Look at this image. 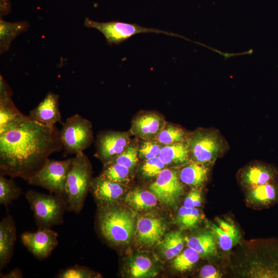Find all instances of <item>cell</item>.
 I'll return each mask as SVG.
<instances>
[{"label":"cell","mask_w":278,"mask_h":278,"mask_svg":"<svg viewBox=\"0 0 278 278\" xmlns=\"http://www.w3.org/2000/svg\"><path fill=\"white\" fill-rule=\"evenodd\" d=\"M63 148L59 131L30 118L0 134V173L27 181Z\"/></svg>","instance_id":"obj_1"},{"label":"cell","mask_w":278,"mask_h":278,"mask_svg":"<svg viewBox=\"0 0 278 278\" xmlns=\"http://www.w3.org/2000/svg\"><path fill=\"white\" fill-rule=\"evenodd\" d=\"M247 199L257 207H267L278 202V180L247 189Z\"/></svg>","instance_id":"obj_21"},{"label":"cell","mask_w":278,"mask_h":278,"mask_svg":"<svg viewBox=\"0 0 278 278\" xmlns=\"http://www.w3.org/2000/svg\"><path fill=\"white\" fill-rule=\"evenodd\" d=\"M156 196L150 191L140 188H134L127 193L125 201L136 211L152 208L158 203Z\"/></svg>","instance_id":"obj_26"},{"label":"cell","mask_w":278,"mask_h":278,"mask_svg":"<svg viewBox=\"0 0 278 278\" xmlns=\"http://www.w3.org/2000/svg\"><path fill=\"white\" fill-rule=\"evenodd\" d=\"M73 158L58 161L48 159L27 181L32 185L42 187L54 194L65 196V183Z\"/></svg>","instance_id":"obj_8"},{"label":"cell","mask_w":278,"mask_h":278,"mask_svg":"<svg viewBox=\"0 0 278 278\" xmlns=\"http://www.w3.org/2000/svg\"><path fill=\"white\" fill-rule=\"evenodd\" d=\"M210 229L216 242L223 251L231 250L240 241L241 236L239 230L230 221L217 218L216 223L211 224Z\"/></svg>","instance_id":"obj_18"},{"label":"cell","mask_w":278,"mask_h":278,"mask_svg":"<svg viewBox=\"0 0 278 278\" xmlns=\"http://www.w3.org/2000/svg\"><path fill=\"white\" fill-rule=\"evenodd\" d=\"M138 156V146L136 144H130L127 149L113 161L117 164L132 169L136 166Z\"/></svg>","instance_id":"obj_34"},{"label":"cell","mask_w":278,"mask_h":278,"mask_svg":"<svg viewBox=\"0 0 278 278\" xmlns=\"http://www.w3.org/2000/svg\"><path fill=\"white\" fill-rule=\"evenodd\" d=\"M99 210L97 223L101 237L113 246L129 243L135 230L131 214L114 204L101 205Z\"/></svg>","instance_id":"obj_3"},{"label":"cell","mask_w":278,"mask_h":278,"mask_svg":"<svg viewBox=\"0 0 278 278\" xmlns=\"http://www.w3.org/2000/svg\"><path fill=\"white\" fill-rule=\"evenodd\" d=\"M16 239L14 221L10 215L0 222V269L9 263L13 253Z\"/></svg>","instance_id":"obj_19"},{"label":"cell","mask_w":278,"mask_h":278,"mask_svg":"<svg viewBox=\"0 0 278 278\" xmlns=\"http://www.w3.org/2000/svg\"><path fill=\"white\" fill-rule=\"evenodd\" d=\"M10 10L9 0H1V18L8 14Z\"/></svg>","instance_id":"obj_41"},{"label":"cell","mask_w":278,"mask_h":278,"mask_svg":"<svg viewBox=\"0 0 278 278\" xmlns=\"http://www.w3.org/2000/svg\"><path fill=\"white\" fill-rule=\"evenodd\" d=\"M166 230V224L161 218L151 215L142 216L136 224L137 240L144 246H152L161 240Z\"/></svg>","instance_id":"obj_14"},{"label":"cell","mask_w":278,"mask_h":278,"mask_svg":"<svg viewBox=\"0 0 278 278\" xmlns=\"http://www.w3.org/2000/svg\"><path fill=\"white\" fill-rule=\"evenodd\" d=\"M26 198L33 213L38 229L51 228L63 222L64 214L67 210L65 196L30 189L26 193Z\"/></svg>","instance_id":"obj_6"},{"label":"cell","mask_w":278,"mask_h":278,"mask_svg":"<svg viewBox=\"0 0 278 278\" xmlns=\"http://www.w3.org/2000/svg\"><path fill=\"white\" fill-rule=\"evenodd\" d=\"M159 157L166 165L187 163L190 159L187 142L163 146Z\"/></svg>","instance_id":"obj_25"},{"label":"cell","mask_w":278,"mask_h":278,"mask_svg":"<svg viewBox=\"0 0 278 278\" xmlns=\"http://www.w3.org/2000/svg\"><path fill=\"white\" fill-rule=\"evenodd\" d=\"M149 189L164 204L174 206L184 193V187L178 172L169 168L163 169L151 183Z\"/></svg>","instance_id":"obj_10"},{"label":"cell","mask_w":278,"mask_h":278,"mask_svg":"<svg viewBox=\"0 0 278 278\" xmlns=\"http://www.w3.org/2000/svg\"><path fill=\"white\" fill-rule=\"evenodd\" d=\"M166 165L159 157L145 160L141 168L142 176L147 178L157 177L165 168Z\"/></svg>","instance_id":"obj_37"},{"label":"cell","mask_w":278,"mask_h":278,"mask_svg":"<svg viewBox=\"0 0 278 278\" xmlns=\"http://www.w3.org/2000/svg\"><path fill=\"white\" fill-rule=\"evenodd\" d=\"M232 255V268L238 277L278 278V239L240 241Z\"/></svg>","instance_id":"obj_2"},{"label":"cell","mask_w":278,"mask_h":278,"mask_svg":"<svg viewBox=\"0 0 278 278\" xmlns=\"http://www.w3.org/2000/svg\"><path fill=\"white\" fill-rule=\"evenodd\" d=\"M239 180L241 185L248 189L278 180V170L272 165L256 162L242 169Z\"/></svg>","instance_id":"obj_13"},{"label":"cell","mask_w":278,"mask_h":278,"mask_svg":"<svg viewBox=\"0 0 278 278\" xmlns=\"http://www.w3.org/2000/svg\"><path fill=\"white\" fill-rule=\"evenodd\" d=\"M187 246L197 251L204 258H211L217 254L216 239L210 232L200 233L185 239Z\"/></svg>","instance_id":"obj_24"},{"label":"cell","mask_w":278,"mask_h":278,"mask_svg":"<svg viewBox=\"0 0 278 278\" xmlns=\"http://www.w3.org/2000/svg\"><path fill=\"white\" fill-rule=\"evenodd\" d=\"M210 165L190 161L179 172L181 182L194 187L202 185L207 179Z\"/></svg>","instance_id":"obj_22"},{"label":"cell","mask_w":278,"mask_h":278,"mask_svg":"<svg viewBox=\"0 0 278 278\" xmlns=\"http://www.w3.org/2000/svg\"><path fill=\"white\" fill-rule=\"evenodd\" d=\"M22 194L20 187L12 180L0 175V204L7 206Z\"/></svg>","instance_id":"obj_29"},{"label":"cell","mask_w":278,"mask_h":278,"mask_svg":"<svg viewBox=\"0 0 278 278\" xmlns=\"http://www.w3.org/2000/svg\"><path fill=\"white\" fill-rule=\"evenodd\" d=\"M91 165L83 152L76 154L65 183V196L67 210L79 213L90 189Z\"/></svg>","instance_id":"obj_5"},{"label":"cell","mask_w":278,"mask_h":278,"mask_svg":"<svg viewBox=\"0 0 278 278\" xmlns=\"http://www.w3.org/2000/svg\"><path fill=\"white\" fill-rule=\"evenodd\" d=\"M130 169L113 162L105 164L100 176L111 181L122 183L128 180Z\"/></svg>","instance_id":"obj_33"},{"label":"cell","mask_w":278,"mask_h":278,"mask_svg":"<svg viewBox=\"0 0 278 278\" xmlns=\"http://www.w3.org/2000/svg\"><path fill=\"white\" fill-rule=\"evenodd\" d=\"M166 123L161 115L152 112H145L133 120L130 132L143 140H155Z\"/></svg>","instance_id":"obj_15"},{"label":"cell","mask_w":278,"mask_h":278,"mask_svg":"<svg viewBox=\"0 0 278 278\" xmlns=\"http://www.w3.org/2000/svg\"><path fill=\"white\" fill-rule=\"evenodd\" d=\"M28 117L32 120L47 126H54L60 122L61 116L59 108V96L48 93L43 100L30 111Z\"/></svg>","instance_id":"obj_16"},{"label":"cell","mask_w":278,"mask_h":278,"mask_svg":"<svg viewBox=\"0 0 278 278\" xmlns=\"http://www.w3.org/2000/svg\"><path fill=\"white\" fill-rule=\"evenodd\" d=\"M200 219L201 215L197 208H189L183 205L178 210L177 222L184 229L196 227Z\"/></svg>","instance_id":"obj_32"},{"label":"cell","mask_w":278,"mask_h":278,"mask_svg":"<svg viewBox=\"0 0 278 278\" xmlns=\"http://www.w3.org/2000/svg\"><path fill=\"white\" fill-rule=\"evenodd\" d=\"M90 189L101 206L114 204L125 193V187L122 183L111 181L100 176L92 180Z\"/></svg>","instance_id":"obj_17"},{"label":"cell","mask_w":278,"mask_h":278,"mask_svg":"<svg viewBox=\"0 0 278 278\" xmlns=\"http://www.w3.org/2000/svg\"><path fill=\"white\" fill-rule=\"evenodd\" d=\"M29 24L26 21L10 22L0 19V53L7 51L10 47L12 42L19 34L26 31Z\"/></svg>","instance_id":"obj_23"},{"label":"cell","mask_w":278,"mask_h":278,"mask_svg":"<svg viewBox=\"0 0 278 278\" xmlns=\"http://www.w3.org/2000/svg\"><path fill=\"white\" fill-rule=\"evenodd\" d=\"M185 240L179 231L168 233L159 245L162 255L167 259L175 257L182 252Z\"/></svg>","instance_id":"obj_27"},{"label":"cell","mask_w":278,"mask_h":278,"mask_svg":"<svg viewBox=\"0 0 278 278\" xmlns=\"http://www.w3.org/2000/svg\"><path fill=\"white\" fill-rule=\"evenodd\" d=\"M59 136L66 153L83 152L91 146L93 140L92 124L76 114L62 123Z\"/></svg>","instance_id":"obj_7"},{"label":"cell","mask_w":278,"mask_h":278,"mask_svg":"<svg viewBox=\"0 0 278 278\" xmlns=\"http://www.w3.org/2000/svg\"><path fill=\"white\" fill-rule=\"evenodd\" d=\"M163 146L155 140H144L138 146V156L145 160L159 157Z\"/></svg>","instance_id":"obj_36"},{"label":"cell","mask_w":278,"mask_h":278,"mask_svg":"<svg viewBox=\"0 0 278 278\" xmlns=\"http://www.w3.org/2000/svg\"><path fill=\"white\" fill-rule=\"evenodd\" d=\"M152 263L147 256L140 255L134 257L130 261L129 271L133 277H143L151 275Z\"/></svg>","instance_id":"obj_31"},{"label":"cell","mask_w":278,"mask_h":278,"mask_svg":"<svg viewBox=\"0 0 278 278\" xmlns=\"http://www.w3.org/2000/svg\"><path fill=\"white\" fill-rule=\"evenodd\" d=\"M189 135V134L181 127L166 122L155 140L163 146L168 145L186 142Z\"/></svg>","instance_id":"obj_28"},{"label":"cell","mask_w":278,"mask_h":278,"mask_svg":"<svg viewBox=\"0 0 278 278\" xmlns=\"http://www.w3.org/2000/svg\"><path fill=\"white\" fill-rule=\"evenodd\" d=\"M190 161L212 165L229 150L225 138L215 128H198L187 141Z\"/></svg>","instance_id":"obj_4"},{"label":"cell","mask_w":278,"mask_h":278,"mask_svg":"<svg viewBox=\"0 0 278 278\" xmlns=\"http://www.w3.org/2000/svg\"><path fill=\"white\" fill-rule=\"evenodd\" d=\"M12 96H0V134L30 119L15 106Z\"/></svg>","instance_id":"obj_20"},{"label":"cell","mask_w":278,"mask_h":278,"mask_svg":"<svg viewBox=\"0 0 278 278\" xmlns=\"http://www.w3.org/2000/svg\"><path fill=\"white\" fill-rule=\"evenodd\" d=\"M23 245L37 258H47L58 244V233L51 228H40L34 232H25L21 236Z\"/></svg>","instance_id":"obj_11"},{"label":"cell","mask_w":278,"mask_h":278,"mask_svg":"<svg viewBox=\"0 0 278 278\" xmlns=\"http://www.w3.org/2000/svg\"><path fill=\"white\" fill-rule=\"evenodd\" d=\"M98 274L87 267L75 265L61 270L57 278H90L98 277Z\"/></svg>","instance_id":"obj_35"},{"label":"cell","mask_w":278,"mask_h":278,"mask_svg":"<svg viewBox=\"0 0 278 278\" xmlns=\"http://www.w3.org/2000/svg\"><path fill=\"white\" fill-rule=\"evenodd\" d=\"M131 144L127 132L110 131L100 133L96 141L95 155L105 164L113 161Z\"/></svg>","instance_id":"obj_12"},{"label":"cell","mask_w":278,"mask_h":278,"mask_svg":"<svg viewBox=\"0 0 278 278\" xmlns=\"http://www.w3.org/2000/svg\"><path fill=\"white\" fill-rule=\"evenodd\" d=\"M199 275L202 278H219L221 277V274L212 265H205L200 270Z\"/></svg>","instance_id":"obj_39"},{"label":"cell","mask_w":278,"mask_h":278,"mask_svg":"<svg viewBox=\"0 0 278 278\" xmlns=\"http://www.w3.org/2000/svg\"><path fill=\"white\" fill-rule=\"evenodd\" d=\"M23 277L22 271L18 268H15L6 274L1 273L2 278H21Z\"/></svg>","instance_id":"obj_40"},{"label":"cell","mask_w":278,"mask_h":278,"mask_svg":"<svg viewBox=\"0 0 278 278\" xmlns=\"http://www.w3.org/2000/svg\"><path fill=\"white\" fill-rule=\"evenodd\" d=\"M200 254L188 247L175 257L172 262L173 268L181 272L191 269L199 260Z\"/></svg>","instance_id":"obj_30"},{"label":"cell","mask_w":278,"mask_h":278,"mask_svg":"<svg viewBox=\"0 0 278 278\" xmlns=\"http://www.w3.org/2000/svg\"><path fill=\"white\" fill-rule=\"evenodd\" d=\"M84 24L86 27L95 28L101 32L105 37L108 44L110 45L119 44L127 41L132 36L142 33H164L168 36L186 39L172 32L153 28H147L135 23H128L118 21L98 22L86 18Z\"/></svg>","instance_id":"obj_9"},{"label":"cell","mask_w":278,"mask_h":278,"mask_svg":"<svg viewBox=\"0 0 278 278\" xmlns=\"http://www.w3.org/2000/svg\"><path fill=\"white\" fill-rule=\"evenodd\" d=\"M202 203L201 193L196 189L192 190L186 197L183 205L189 208L200 207Z\"/></svg>","instance_id":"obj_38"}]
</instances>
